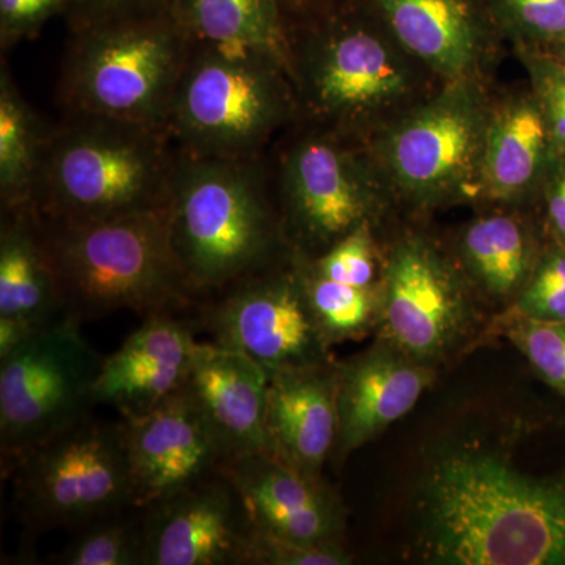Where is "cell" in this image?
<instances>
[{
    "label": "cell",
    "instance_id": "6da1fadb",
    "mask_svg": "<svg viewBox=\"0 0 565 565\" xmlns=\"http://www.w3.org/2000/svg\"><path fill=\"white\" fill-rule=\"evenodd\" d=\"M299 120L366 143L444 87L364 0H329L288 24Z\"/></svg>",
    "mask_w": 565,
    "mask_h": 565
},
{
    "label": "cell",
    "instance_id": "7a4b0ae2",
    "mask_svg": "<svg viewBox=\"0 0 565 565\" xmlns=\"http://www.w3.org/2000/svg\"><path fill=\"white\" fill-rule=\"evenodd\" d=\"M423 508L434 563L565 564V473L531 478L497 457L457 452L434 465Z\"/></svg>",
    "mask_w": 565,
    "mask_h": 565
},
{
    "label": "cell",
    "instance_id": "3957f363",
    "mask_svg": "<svg viewBox=\"0 0 565 565\" xmlns=\"http://www.w3.org/2000/svg\"><path fill=\"white\" fill-rule=\"evenodd\" d=\"M167 218L174 256L200 302L292 258L264 156L177 150Z\"/></svg>",
    "mask_w": 565,
    "mask_h": 565
},
{
    "label": "cell",
    "instance_id": "277c9868",
    "mask_svg": "<svg viewBox=\"0 0 565 565\" xmlns=\"http://www.w3.org/2000/svg\"><path fill=\"white\" fill-rule=\"evenodd\" d=\"M174 161L163 128L65 111L52 125L33 207L68 225L166 210Z\"/></svg>",
    "mask_w": 565,
    "mask_h": 565
},
{
    "label": "cell",
    "instance_id": "5b68a950",
    "mask_svg": "<svg viewBox=\"0 0 565 565\" xmlns=\"http://www.w3.org/2000/svg\"><path fill=\"white\" fill-rule=\"evenodd\" d=\"M41 222L66 313L82 322L199 307L174 256L167 207L81 225Z\"/></svg>",
    "mask_w": 565,
    "mask_h": 565
},
{
    "label": "cell",
    "instance_id": "8992f818",
    "mask_svg": "<svg viewBox=\"0 0 565 565\" xmlns=\"http://www.w3.org/2000/svg\"><path fill=\"white\" fill-rule=\"evenodd\" d=\"M297 120L285 63L262 51L192 43L166 131L185 154L250 159Z\"/></svg>",
    "mask_w": 565,
    "mask_h": 565
},
{
    "label": "cell",
    "instance_id": "52a82bcc",
    "mask_svg": "<svg viewBox=\"0 0 565 565\" xmlns=\"http://www.w3.org/2000/svg\"><path fill=\"white\" fill-rule=\"evenodd\" d=\"M191 47L169 7L71 31L58 102L68 114L166 129Z\"/></svg>",
    "mask_w": 565,
    "mask_h": 565
},
{
    "label": "cell",
    "instance_id": "ba28073f",
    "mask_svg": "<svg viewBox=\"0 0 565 565\" xmlns=\"http://www.w3.org/2000/svg\"><path fill=\"white\" fill-rule=\"evenodd\" d=\"M490 84H445L364 143L396 203L418 211L482 204Z\"/></svg>",
    "mask_w": 565,
    "mask_h": 565
},
{
    "label": "cell",
    "instance_id": "9c48e42d",
    "mask_svg": "<svg viewBox=\"0 0 565 565\" xmlns=\"http://www.w3.org/2000/svg\"><path fill=\"white\" fill-rule=\"evenodd\" d=\"M296 125L278 147L270 184L289 247L318 258L360 226H377L396 200L362 141Z\"/></svg>",
    "mask_w": 565,
    "mask_h": 565
},
{
    "label": "cell",
    "instance_id": "30bf717a",
    "mask_svg": "<svg viewBox=\"0 0 565 565\" xmlns=\"http://www.w3.org/2000/svg\"><path fill=\"white\" fill-rule=\"evenodd\" d=\"M63 315L0 360V451L3 475L31 452L93 415L104 356Z\"/></svg>",
    "mask_w": 565,
    "mask_h": 565
},
{
    "label": "cell",
    "instance_id": "8fae6325",
    "mask_svg": "<svg viewBox=\"0 0 565 565\" xmlns=\"http://www.w3.org/2000/svg\"><path fill=\"white\" fill-rule=\"evenodd\" d=\"M11 475L18 514L32 533L76 531L137 508L122 419L87 416L31 452Z\"/></svg>",
    "mask_w": 565,
    "mask_h": 565
},
{
    "label": "cell",
    "instance_id": "7c38bea8",
    "mask_svg": "<svg viewBox=\"0 0 565 565\" xmlns=\"http://www.w3.org/2000/svg\"><path fill=\"white\" fill-rule=\"evenodd\" d=\"M214 343L250 356L267 375L330 363L294 259L199 303Z\"/></svg>",
    "mask_w": 565,
    "mask_h": 565
},
{
    "label": "cell",
    "instance_id": "4fadbf2b",
    "mask_svg": "<svg viewBox=\"0 0 565 565\" xmlns=\"http://www.w3.org/2000/svg\"><path fill=\"white\" fill-rule=\"evenodd\" d=\"M470 286L457 259L430 237L397 239L379 281V318L394 348L419 363L448 351L467 326Z\"/></svg>",
    "mask_w": 565,
    "mask_h": 565
},
{
    "label": "cell",
    "instance_id": "5bb4252c",
    "mask_svg": "<svg viewBox=\"0 0 565 565\" xmlns=\"http://www.w3.org/2000/svg\"><path fill=\"white\" fill-rule=\"evenodd\" d=\"M143 511V565H248L253 520L223 471Z\"/></svg>",
    "mask_w": 565,
    "mask_h": 565
},
{
    "label": "cell",
    "instance_id": "9a60e30c",
    "mask_svg": "<svg viewBox=\"0 0 565 565\" xmlns=\"http://www.w3.org/2000/svg\"><path fill=\"white\" fill-rule=\"evenodd\" d=\"M441 84L492 82L504 39L489 0H364Z\"/></svg>",
    "mask_w": 565,
    "mask_h": 565
},
{
    "label": "cell",
    "instance_id": "2e32d148",
    "mask_svg": "<svg viewBox=\"0 0 565 565\" xmlns=\"http://www.w3.org/2000/svg\"><path fill=\"white\" fill-rule=\"evenodd\" d=\"M122 422L137 508L221 473L226 462L221 440L188 386L148 414Z\"/></svg>",
    "mask_w": 565,
    "mask_h": 565
},
{
    "label": "cell",
    "instance_id": "e0dca14e",
    "mask_svg": "<svg viewBox=\"0 0 565 565\" xmlns=\"http://www.w3.org/2000/svg\"><path fill=\"white\" fill-rule=\"evenodd\" d=\"M200 341L174 313H151L118 351L104 356L95 386L96 404L122 419L151 412L188 385Z\"/></svg>",
    "mask_w": 565,
    "mask_h": 565
},
{
    "label": "cell",
    "instance_id": "ac0fdd59",
    "mask_svg": "<svg viewBox=\"0 0 565 565\" xmlns=\"http://www.w3.org/2000/svg\"><path fill=\"white\" fill-rule=\"evenodd\" d=\"M557 152L530 84L493 92L482 159V204H537Z\"/></svg>",
    "mask_w": 565,
    "mask_h": 565
},
{
    "label": "cell",
    "instance_id": "d6986e66",
    "mask_svg": "<svg viewBox=\"0 0 565 565\" xmlns=\"http://www.w3.org/2000/svg\"><path fill=\"white\" fill-rule=\"evenodd\" d=\"M222 471L243 494L259 530L305 544H340V508L319 476L275 455L226 460Z\"/></svg>",
    "mask_w": 565,
    "mask_h": 565
},
{
    "label": "cell",
    "instance_id": "ffe728a7",
    "mask_svg": "<svg viewBox=\"0 0 565 565\" xmlns=\"http://www.w3.org/2000/svg\"><path fill=\"white\" fill-rule=\"evenodd\" d=\"M189 393L221 440L226 460L274 455L267 433L269 375L250 356L217 343H199Z\"/></svg>",
    "mask_w": 565,
    "mask_h": 565
},
{
    "label": "cell",
    "instance_id": "44dd1931",
    "mask_svg": "<svg viewBox=\"0 0 565 565\" xmlns=\"http://www.w3.org/2000/svg\"><path fill=\"white\" fill-rule=\"evenodd\" d=\"M434 381L429 367L392 345L337 366L338 440L343 455L407 415Z\"/></svg>",
    "mask_w": 565,
    "mask_h": 565
},
{
    "label": "cell",
    "instance_id": "7402d4cb",
    "mask_svg": "<svg viewBox=\"0 0 565 565\" xmlns=\"http://www.w3.org/2000/svg\"><path fill=\"white\" fill-rule=\"evenodd\" d=\"M337 367H291L270 375L266 426L274 455L319 476L338 440Z\"/></svg>",
    "mask_w": 565,
    "mask_h": 565
},
{
    "label": "cell",
    "instance_id": "603a6c76",
    "mask_svg": "<svg viewBox=\"0 0 565 565\" xmlns=\"http://www.w3.org/2000/svg\"><path fill=\"white\" fill-rule=\"evenodd\" d=\"M500 207L463 226L457 239V263L470 285L494 299L515 300L545 245L525 207Z\"/></svg>",
    "mask_w": 565,
    "mask_h": 565
},
{
    "label": "cell",
    "instance_id": "cb8c5ba5",
    "mask_svg": "<svg viewBox=\"0 0 565 565\" xmlns=\"http://www.w3.org/2000/svg\"><path fill=\"white\" fill-rule=\"evenodd\" d=\"M66 315L39 212L2 211L0 316L47 326Z\"/></svg>",
    "mask_w": 565,
    "mask_h": 565
},
{
    "label": "cell",
    "instance_id": "d4e9b609",
    "mask_svg": "<svg viewBox=\"0 0 565 565\" xmlns=\"http://www.w3.org/2000/svg\"><path fill=\"white\" fill-rule=\"evenodd\" d=\"M167 7L192 43L266 52L289 71L281 0H167Z\"/></svg>",
    "mask_w": 565,
    "mask_h": 565
},
{
    "label": "cell",
    "instance_id": "484cf974",
    "mask_svg": "<svg viewBox=\"0 0 565 565\" xmlns=\"http://www.w3.org/2000/svg\"><path fill=\"white\" fill-rule=\"evenodd\" d=\"M52 125L25 102L2 62L0 68V203L2 211L35 203ZM35 210V207H33Z\"/></svg>",
    "mask_w": 565,
    "mask_h": 565
},
{
    "label": "cell",
    "instance_id": "4316f807",
    "mask_svg": "<svg viewBox=\"0 0 565 565\" xmlns=\"http://www.w3.org/2000/svg\"><path fill=\"white\" fill-rule=\"evenodd\" d=\"M292 259L327 344L356 337L366 330L375 316L379 318V286L366 289L329 280L316 273L307 256L292 252Z\"/></svg>",
    "mask_w": 565,
    "mask_h": 565
},
{
    "label": "cell",
    "instance_id": "83f0119b",
    "mask_svg": "<svg viewBox=\"0 0 565 565\" xmlns=\"http://www.w3.org/2000/svg\"><path fill=\"white\" fill-rule=\"evenodd\" d=\"M143 511L126 509L74 531L68 545L54 557L63 565H143Z\"/></svg>",
    "mask_w": 565,
    "mask_h": 565
},
{
    "label": "cell",
    "instance_id": "f1b7e54d",
    "mask_svg": "<svg viewBox=\"0 0 565 565\" xmlns=\"http://www.w3.org/2000/svg\"><path fill=\"white\" fill-rule=\"evenodd\" d=\"M489 6L514 50H544L565 40V0H489Z\"/></svg>",
    "mask_w": 565,
    "mask_h": 565
},
{
    "label": "cell",
    "instance_id": "f546056e",
    "mask_svg": "<svg viewBox=\"0 0 565 565\" xmlns=\"http://www.w3.org/2000/svg\"><path fill=\"white\" fill-rule=\"evenodd\" d=\"M374 230L373 225L360 226L318 258L307 256L311 267L329 280L356 288H377L384 262L375 244Z\"/></svg>",
    "mask_w": 565,
    "mask_h": 565
},
{
    "label": "cell",
    "instance_id": "4dcf8cb0",
    "mask_svg": "<svg viewBox=\"0 0 565 565\" xmlns=\"http://www.w3.org/2000/svg\"><path fill=\"white\" fill-rule=\"evenodd\" d=\"M508 337L542 381L565 396V321L515 315Z\"/></svg>",
    "mask_w": 565,
    "mask_h": 565
},
{
    "label": "cell",
    "instance_id": "1f68e13d",
    "mask_svg": "<svg viewBox=\"0 0 565 565\" xmlns=\"http://www.w3.org/2000/svg\"><path fill=\"white\" fill-rule=\"evenodd\" d=\"M515 315L565 321V247L550 239L530 281L515 299Z\"/></svg>",
    "mask_w": 565,
    "mask_h": 565
},
{
    "label": "cell",
    "instance_id": "d6a6232c",
    "mask_svg": "<svg viewBox=\"0 0 565 565\" xmlns=\"http://www.w3.org/2000/svg\"><path fill=\"white\" fill-rule=\"evenodd\" d=\"M526 70L527 84L533 88L548 122L557 156L565 154V71L545 52L514 50Z\"/></svg>",
    "mask_w": 565,
    "mask_h": 565
},
{
    "label": "cell",
    "instance_id": "836d02e7",
    "mask_svg": "<svg viewBox=\"0 0 565 565\" xmlns=\"http://www.w3.org/2000/svg\"><path fill=\"white\" fill-rule=\"evenodd\" d=\"M352 557L340 544H305L255 526L248 565H345Z\"/></svg>",
    "mask_w": 565,
    "mask_h": 565
},
{
    "label": "cell",
    "instance_id": "e575fe53",
    "mask_svg": "<svg viewBox=\"0 0 565 565\" xmlns=\"http://www.w3.org/2000/svg\"><path fill=\"white\" fill-rule=\"evenodd\" d=\"M70 0H0V44L10 50L35 39L54 17L66 14Z\"/></svg>",
    "mask_w": 565,
    "mask_h": 565
},
{
    "label": "cell",
    "instance_id": "d590c367",
    "mask_svg": "<svg viewBox=\"0 0 565 565\" xmlns=\"http://www.w3.org/2000/svg\"><path fill=\"white\" fill-rule=\"evenodd\" d=\"M167 0H70L66 20L70 31L147 11L163 9Z\"/></svg>",
    "mask_w": 565,
    "mask_h": 565
},
{
    "label": "cell",
    "instance_id": "8d00e7d4",
    "mask_svg": "<svg viewBox=\"0 0 565 565\" xmlns=\"http://www.w3.org/2000/svg\"><path fill=\"white\" fill-rule=\"evenodd\" d=\"M537 203L544 207L550 239L565 247V154L553 163Z\"/></svg>",
    "mask_w": 565,
    "mask_h": 565
},
{
    "label": "cell",
    "instance_id": "74e56055",
    "mask_svg": "<svg viewBox=\"0 0 565 565\" xmlns=\"http://www.w3.org/2000/svg\"><path fill=\"white\" fill-rule=\"evenodd\" d=\"M39 329L41 327L22 319L0 316V360L18 351Z\"/></svg>",
    "mask_w": 565,
    "mask_h": 565
},
{
    "label": "cell",
    "instance_id": "f35d334b",
    "mask_svg": "<svg viewBox=\"0 0 565 565\" xmlns=\"http://www.w3.org/2000/svg\"><path fill=\"white\" fill-rule=\"evenodd\" d=\"M281 2L285 7L288 24H291V22L302 20L308 14L313 13L315 10H318L329 0H281Z\"/></svg>",
    "mask_w": 565,
    "mask_h": 565
},
{
    "label": "cell",
    "instance_id": "ab89813d",
    "mask_svg": "<svg viewBox=\"0 0 565 565\" xmlns=\"http://www.w3.org/2000/svg\"><path fill=\"white\" fill-rule=\"evenodd\" d=\"M539 51L545 52L546 55H550V57H552L553 61H555L557 65L565 71V40Z\"/></svg>",
    "mask_w": 565,
    "mask_h": 565
}]
</instances>
